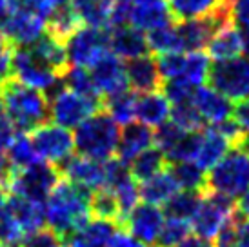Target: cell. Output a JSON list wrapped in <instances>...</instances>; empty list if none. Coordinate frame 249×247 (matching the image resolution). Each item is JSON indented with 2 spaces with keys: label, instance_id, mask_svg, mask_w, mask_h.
<instances>
[{
  "label": "cell",
  "instance_id": "f35d334b",
  "mask_svg": "<svg viewBox=\"0 0 249 247\" xmlns=\"http://www.w3.org/2000/svg\"><path fill=\"white\" fill-rule=\"evenodd\" d=\"M111 191L115 193L118 202V209H120V226L124 224V220L127 218V214L131 213L135 206L139 204L140 200V187L137 184V180L133 178L131 175L125 176L124 180H120L118 184L109 187Z\"/></svg>",
  "mask_w": 249,
  "mask_h": 247
},
{
  "label": "cell",
  "instance_id": "e7e4bbea",
  "mask_svg": "<svg viewBox=\"0 0 249 247\" xmlns=\"http://www.w3.org/2000/svg\"><path fill=\"white\" fill-rule=\"evenodd\" d=\"M135 2H140V0H135Z\"/></svg>",
  "mask_w": 249,
  "mask_h": 247
},
{
  "label": "cell",
  "instance_id": "db71d44e",
  "mask_svg": "<svg viewBox=\"0 0 249 247\" xmlns=\"http://www.w3.org/2000/svg\"><path fill=\"white\" fill-rule=\"evenodd\" d=\"M233 118L240 124L244 131H249V98L238 100L236 106H233Z\"/></svg>",
  "mask_w": 249,
  "mask_h": 247
},
{
  "label": "cell",
  "instance_id": "4316f807",
  "mask_svg": "<svg viewBox=\"0 0 249 247\" xmlns=\"http://www.w3.org/2000/svg\"><path fill=\"white\" fill-rule=\"evenodd\" d=\"M242 53V42H240V29L235 24L222 28L208 44V55L214 62L229 60Z\"/></svg>",
  "mask_w": 249,
  "mask_h": 247
},
{
  "label": "cell",
  "instance_id": "7c38bea8",
  "mask_svg": "<svg viewBox=\"0 0 249 247\" xmlns=\"http://www.w3.org/2000/svg\"><path fill=\"white\" fill-rule=\"evenodd\" d=\"M0 33L13 48H28L46 33V18L31 9L17 7Z\"/></svg>",
  "mask_w": 249,
  "mask_h": 247
},
{
  "label": "cell",
  "instance_id": "7a4b0ae2",
  "mask_svg": "<svg viewBox=\"0 0 249 247\" xmlns=\"http://www.w3.org/2000/svg\"><path fill=\"white\" fill-rule=\"evenodd\" d=\"M0 95L4 113L17 133H33L51 120L48 96L13 76L0 84Z\"/></svg>",
  "mask_w": 249,
  "mask_h": 247
},
{
  "label": "cell",
  "instance_id": "484cf974",
  "mask_svg": "<svg viewBox=\"0 0 249 247\" xmlns=\"http://www.w3.org/2000/svg\"><path fill=\"white\" fill-rule=\"evenodd\" d=\"M178 189L180 187L175 182L173 175L166 167L164 171L155 175L153 178L142 182V185H140V200H144L145 204L160 207L164 206Z\"/></svg>",
  "mask_w": 249,
  "mask_h": 247
},
{
  "label": "cell",
  "instance_id": "603a6c76",
  "mask_svg": "<svg viewBox=\"0 0 249 247\" xmlns=\"http://www.w3.org/2000/svg\"><path fill=\"white\" fill-rule=\"evenodd\" d=\"M171 115L169 100L160 91H149V93H137V106H135V118L145 125H160Z\"/></svg>",
  "mask_w": 249,
  "mask_h": 247
},
{
  "label": "cell",
  "instance_id": "6125c7cd",
  "mask_svg": "<svg viewBox=\"0 0 249 247\" xmlns=\"http://www.w3.org/2000/svg\"><path fill=\"white\" fill-rule=\"evenodd\" d=\"M7 198H9V193H7V187H6V185L0 184V214H2L4 211H6Z\"/></svg>",
  "mask_w": 249,
  "mask_h": 247
},
{
  "label": "cell",
  "instance_id": "ba28073f",
  "mask_svg": "<svg viewBox=\"0 0 249 247\" xmlns=\"http://www.w3.org/2000/svg\"><path fill=\"white\" fill-rule=\"evenodd\" d=\"M208 80L214 91L231 102L249 98V60L246 56H235L214 62L209 68Z\"/></svg>",
  "mask_w": 249,
  "mask_h": 247
},
{
  "label": "cell",
  "instance_id": "6f0895ef",
  "mask_svg": "<svg viewBox=\"0 0 249 247\" xmlns=\"http://www.w3.org/2000/svg\"><path fill=\"white\" fill-rule=\"evenodd\" d=\"M15 9H17L15 0H0V29L4 28V24L15 13Z\"/></svg>",
  "mask_w": 249,
  "mask_h": 247
},
{
  "label": "cell",
  "instance_id": "4fadbf2b",
  "mask_svg": "<svg viewBox=\"0 0 249 247\" xmlns=\"http://www.w3.org/2000/svg\"><path fill=\"white\" fill-rule=\"evenodd\" d=\"M58 171L66 180L82 185L89 191L106 187V164L93 158L71 155L60 164Z\"/></svg>",
  "mask_w": 249,
  "mask_h": 247
},
{
  "label": "cell",
  "instance_id": "f5cc1de1",
  "mask_svg": "<svg viewBox=\"0 0 249 247\" xmlns=\"http://www.w3.org/2000/svg\"><path fill=\"white\" fill-rule=\"evenodd\" d=\"M109 247H147L144 242H140L137 236H133L129 231L117 229V233L113 234L109 242Z\"/></svg>",
  "mask_w": 249,
  "mask_h": 247
},
{
  "label": "cell",
  "instance_id": "6da1fadb",
  "mask_svg": "<svg viewBox=\"0 0 249 247\" xmlns=\"http://www.w3.org/2000/svg\"><path fill=\"white\" fill-rule=\"evenodd\" d=\"M91 193L62 176L44 202L48 226L62 238L86 226L91 220Z\"/></svg>",
  "mask_w": 249,
  "mask_h": 247
},
{
  "label": "cell",
  "instance_id": "d590c367",
  "mask_svg": "<svg viewBox=\"0 0 249 247\" xmlns=\"http://www.w3.org/2000/svg\"><path fill=\"white\" fill-rule=\"evenodd\" d=\"M62 84L64 88L75 91L78 95L88 96L91 100H97L104 106V100L100 93L97 91L95 84H93V78H91L88 68H80V66H70V68L64 71L62 75Z\"/></svg>",
  "mask_w": 249,
  "mask_h": 247
},
{
  "label": "cell",
  "instance_id": "8fae6325",
  "mask_svg": "<svg viewBox=\"0 0 249 247\" xmlns=\"http://www.w3.org/2000/svg\"><path fill=\"white\" fill-rule=\"evenodd\" d=\"M31 142L35 145L40 160L58 167L75 151V137L70 129L56 124H44L31 133Z\"/></svg>",
  "mask_w": 249,
  "mask_h": 247
},
{
  "label": "cell",
  "instance_id": "d6986e66",
  "mask_svg": "<svg viewBox=\"0 0 249 247\" xmlns=\"http://www.w3.org/2000/svg\"><path fill=\"white\" fill-rule=\"evenodd\" d=\"M193 106L196 107L198 115L202 117L204 124L214 125L233 117V106L231 100L220 95L213 88H196L193 95Z\"/></svg>",
  "mask_w": 249,
  "mask_h": 247
},
{
  "label": "cell",
  "instance_id": "7bdbcfd3",
  "mask_svg": "<svg viewBox=\"0 0 249 247\" xmlns=\"http://www.w3.org/2000/svg\"><path fill=\"white\" fill-rule=\"evenodd\" d=\"M162 93L166 95V98L169 100V104L173 106H178V104H186L193 100L195 89L191 84L184 80V78H167V80H162Z\"/></svg>",
  "mask_w": 249,
  "mask_h": 247
},
{
  "label": "cell",
  "instance_id": "9f6ffc18",
  "mask_svg": "<svg viewBox=\"0 0 249 247\" xmlns=\"http://www.w3.org/2000/svg\"><path fill=\"white\" fill-rule=\"evenodd\" d=\"M175 247H214L213 242L208 238H202L198 234H189L182 242H178Z\"/></svg>",
  "mask_w": 249,
  "mask_h": 247
},
{
  "label": "cell",
  "instance_id": "836d02e7",
  "mask_svg": "<svg viewBox=\"0 0 249 247\" xmlns=\"http://www.w3.org/2000/svg\"><path fill=\"white\" fill-rule=\"evenodd\" d=\"M224 2L228 0H167V6H169L173 18L178 22L208 17L213 11H216Z\"/></svg>",
  "mask_w": 249,
  "mask_h": 247
},
{
  "label": "cell",
  "instance_id": "4dcf8cb0",
  "mask_svg": "<svg viewBox=\"0 0 249 247\" xmlns=\"http://www.w3.org/2000/svg\"><path fill=\"white\" fill-rule=\"evenodd\" d=\"M80 22L88 26L107 28L109 13L115 0H70Z\"/></svg>",
  "mask_w": 249,
  "mask_h": 247
},
{
  "label": "cell",
  "instance_id": "d4e9b609",
  "mask_svg": "<svg viewBox=\"0 0 249 247\" xmlns=\"http://www.w3.org/2000/svg\"><path fill=\"white\" fill-rule=\"evenodd\" d=\"M231 147H233L231 142L222 135L220 131L214 129L213 125L204 127V131H202V142H200V147H198V153H196L195 162L200 165L204 171H208V169H211Z\"/></svg>",
  "mask_w": 249,
  "mask_h": 247
},
{
  "label": "cell",
  "instance_id": "94428289",
  "mask_svg": "<svg viewBox=\"0 0 249 247\" xmlns=\"http://www.w3.org/2000/svg\"><path fill=\"white\" fill-rule=\"evenodd\" d=\"M240 42H242V53L249 60V28H240Z\"/></svg>",
  "mask_w": 249,
  "mask_h": 247
},
{
  "label": "cell",
  "instance_id": "7dc6e473",
  "mask_svg": "<svg viewBox=\"0 0 249 247\" xmlns=\"http://www.w3.org/2000/svg\"><path fill=\"white\" fill-rule=\"evenodd\" d=\"M184 62H186V53H184V51H175V53L159 55L157 66H159V71H160V75H162V80L182 76Z\"/></svg>",
  "mask_w": 249,
  "mask_h": 247
},
{
  "label": "cell",
  "instance_id": "9c48e42d",
  "mask_svg": "<svg viewBox=\"0 0 249 247\" xmlns=\"http://www.w3.org/2000/svg\"><path fill=\"white\" fill-rule=\"evenodd\" d=\"M102 109V104L82 96L68 88H60L49 96V118L66 129H75L95 111Z\"/></svg>",
  "mask_w": 249,
  "mask_h": 247
},
{
  "label": "cell",
  "instance_id": "b9f144b4",
  "mask_svg": "<svg viewBox=\"0 0 249 247\" xmlns=\"http://www.w3.org/2000/svg\"><path fill=\"white\" fill-rule=\"evenodd\" d=\"M191 222L182 218H171L166 216V222L162 226L159 238L155 242L153 247H175L178 242H182L186 236L191 234Z\"/></svg>",
  "mask_w": 249,
  "mask_h": 247
},
{
  "label": "cell",
  "instance_id": "60d3db41",
  "mask_svg": "<svg viewBox=\"0 0 249 247\" xmlns=\"http://www.w3.org/2000/svg\"><path fill=\"white\" fill-rule=\"evenodd\" d=\"M202 131L204 129L186 131L184 137L171 147V151L166 153L167 162L169 164H173V162H195L202 142Z\"/></svg>",
  "mask_w": 249,
  "mask_h": 247
},
{
  "label": "cell",
  "instance_id": "680465c9",
  "mask_svg": "<svg viewBox=\"0 0 249 247\" xmlns=\"http://www.w3.org/2000/svg\"><path fill=\"white\" fill-rule=\"evenodd\" d=\"M236 247H249V218H246V216L240 220V226H238Z\"/></svg>",
  "mask_w": 249,
  "mask_h": 247
},
{
  "label": "cell",
  "instance_id": "11a10c76",
  "mask_svg": "<svg viewBox=\"0 0 249 247\" xmlns=\"http://www.w3.org/2000/svg\"><path fill=\"white\" fill-rule=\"evenodd\" d=\"M13 173V167L9 164V158H7V153L4 147H0V184L6 185L9 176Z\"/></svg>",
  "mask_w": 249,
  "mask_h": 247
},
{
  "label": "cell",
  "instance_id": "e0dca14e",
  "mask_svg": "<svg viewBox=\"0 0 249 247\" xmlns=\"http://www.w3.org/2000/svg\"><path fill=\"white\" fill-rule=\"evenodd\" d=\"M109 51L120 60H131L137 56L147 55V36L144 31L133 26H120L109 29Z\"/></svg>",
  "mask_w": 249,
  "mask_h": 247
},
{
  "label": "cell",
  "instance_id": "5bb4252c",
  "mask_svg": "<svg viewBox=\"0 0 249 247\" xmlns=\"http://www.w3.org/2000/svg\"><path fill=\"white\" fill-rule=\"evenodd\" d=\"M89 75L93 78V84H95L97 91L102 96V100L129 88L124 60H120L111 51L107 55L102 56L97 64L91 66Z\"/></svg>",
  "mask_w": 249,
  "mask_h": 247
},
{
  "label": "cell",
  "instance_id": "ac0fdd59",
  "mask_svg": "<svg viewBox=\"0 0 249 247\" xmlns=\"http://www.w3.org/2000/svg\"><path fill=\"white\" fill-rule=\"evenodd\" d=\"M127 84L135 93L159 91L162 86V75L159 71L157 60L149 55H142L131 60H125Z\"/></svg>",
  "mask_w": 249,
  "mask_h": 247
},
{
  "label": "cell",
  "instance_id": "cb8c5ba5",
  "mask_svg": "<svg viewBox=\"0 0 249 247\" xmlns=\"http://www.w3.org/2000/svg\"><path fill=\"white\" fill-rule=\"evenodd\" d=\"M33 55L38 58V60L48 66L51 71H55L58 76L64 75V71L70 68V60H68V55H66V46H64L60 40L53 38L49 33H44L35 42L29 46Z\"/></svg>",
  "mask_w": 249,
  "mask_h": 247
},
{
  "label": "cell",
  "instance_id": "816d5d0a",
  "mask_svg": "<svg viewBox=\"0 0 249 247\" xmlns=\"http://www.w3.org/2000/svg\"><path fill=\"white\" fill-rule=\"evenodd\" d=\"M231 11L238 28H249V0H231Z\"/></svg>",
  "mask_w": 249,
  "mask_h": 247
},
{
  "label": "cell",
  "instance_id": "ee69618b",
  "mask_svg": "<svg viewBox=\"0 0 249 247\" xmlns=\"http://www.w3.org/2000/svg\"><path fill=\"white\" fill-rule=\"evenodd\" d=\"M171 120L175 124H178L184 131H196V129H204V120L198 115L196 107L193 106V100L186 104H178V106H173V111H171Z\"/></svg>",
  "mask_w": 249,
  "mask_h": 247
},
{
  "label": "cell",
  "instance_id": "30bf717a",
  "mask_svg": "<svg viewBox=\"0 0 249 247\" xmlns=\"http://www.w3.org/2000/svg\"><path fill=\"white\" fill-rule=\"evenodd\" d=\"M236 211V202L226 194L214 193L206 189L204 198L196 209L195 216L191 218V229L195 234L202 238L213 240L220 227L226 224V220Z\"/></svg>",
  "mask_w": 249,
  "mask_h": 247
},
{
  "label": "cell",
  "instance_id": "9a60e30c",
  "mask_svg": "<svg viewBox=\"0 0 249 247\" xmlns=\"http://www.w3.org/2000/svg\"><path fill=\"white\" fill-rule=\"evenodd\" d=\"M166 222V214L164 209H160L159 206H151V204H137L135 209L127 214V218L124 220L125 229L137 236L140 242H144L145 246H155V242L159 238L162 226Z\"/></svg>",
  "mask_w": 249,
  "mask_h": 247
},
{
  "label": "cell",
  "instance_id": "91938a15",
  "mask_svg": "<svg viewBox=\"0 0 249 247\" xmlns=\"http://www.w3.org/2000/svg\"><path fill=\"white\" fill-rule=\"evenodd\" d=\"M236 211L242 214V216L249 218V187L244 191V194L238 196V202H236Z\"/></svg>",
  "mask_w": 249,
  "mask_h": 247
},
{
  "label": "cell",
  "instance_id": "1f68e13d",
  "mask_svg": "<svg viewBox=\"0 0 249 247\" xmlns=\"http://www.w3.org/2000/svg\"><path fill=\"white\" fill-rule=\"evenodd\" d=\"M204 198V191H184L178 189L171 198L164 204V214L171 218L189 220L195 216L196 209Z\"/></svg>",
  "mask_w": 249,
  "mask_h": 247
},
{
  "label": "cell",
  "instance_id": "e575fe53",
  "mask_svg": "<svg viewBox=\"0 0 249 247\" xmlns=\"http://www.w3.org/2000/svg\"><path fill=\"white\" fill-rule=\"evenodd\" d=\"M135 106H137V93L131 88L104 98V109L109 113L118 125H125V124L133 122Z\"/></svg>",
  "mask_w": 249,
  "mask_h": 247
},
{
  "label": "cell",
  "instance_id": "7402d4cb",
  "mask_svg": "<svg viewBox=\"0 0 249 247\" xmlns=\"http://www.w3.org/2000/svg\"><path fill=\"white\" fill-rule=\"evenodd\" d=\"M6 213L9 216H13L15 222L22 227V231L26 234L40 229L46 224V209H44V204L22 198V196H17V194H11L7 198Z\"/></svg>",
  "mask_w": 249,
  "mask_h": 247
},
{
  "label": "cell",
  "instance_id": "5b68a950",
  "mask_svg": "<svg viewBox=\"0 0 249 247\" xmlns=\"http://www.w3.org/2000/svg\"><path fill=\"white\" fill-rule=\"evenodd\" d=\"M60 178L62 175L56 165L40 160L24 169H15L7 180L6 187L11 189V193L17 196L44 204Z\"/></svg>",
  "mask_w": 249,
  "mask_h": 247
},
{
  "label": "cell",
  "instance_id": "681fc988",
  "mask_svg": "<svg viewBox=\"0 0 249 247\" xmlns=\"http://www.w3.org/2000/svg\"><path fill=\"white\" fill-rule=\"evenodd\" d=\"M244 216L238 211L231 214L228 220H226V224L220 227V231L216 233L213 240L214 247H236V236H238V226H240V220Z\"/></svg>",
  "mask_w": 249,
  "mask_h": 247
},
{
  "label": "cell",
  "instance_id": "8d00e7d4",
  "mask_svg": "<svg viewBox=\"0 0 249 247\" xmlns=\"http://www.w3.org/2000/svg\"><path fill=\"white\" fill-rule=\"evenodd\" d=\"M209 68H211L209 55H206L204 51H187L184 71H182L180 78L187 80L193 88H200L208 80Z\"/></svg>",
  "mask_w": 249,
  "mask_h": 247
},
{
  "label": "cell",
  "instance_id": "f546056e",
  "mask_svg": "<svg viewBox=\"0 0 249 247\" xmlns=\"http://www.w3.org/2000/svg\"><path fill=\"white\" fill-rule=\"evenodd\" d=\"M175 182L184 191H206L208 175L196 162H173L167 164Z\"/></svg>",
  "mask_w": 249,
  "mask_h": 247
},
{
  "label": "cell",
  "instance_id": "ffe728a7",
  "mask_svg": "<svg viewBox=\"0 0 249 247\" xmlns=\"http://www.w3.org/2000/svg\"><path fill=\"white\" fill-rule=\"evenodd\" d=\"M171 22H175V18L169 11L167 2L164 0H140V2L133 4L129 26L140 29L144 33L167 26Z\"/></svg>",
  "mask_w": 249,
  "mask_h": 247
},
{
  "label": "cell",
  "instance_id": "3957f363",
  "mask_svg": "<svg viewBox=\"0 0 249 247\" xmlns=\"http://www.w3.org/2000/svg\"><path fill=\"white\" fill-rule=\"evenodd\" d=\"M73 137L78 155L106 162L117 155L120 129L107 111L98 109L75 127Z\"/></svg>",
  "mask_w": 249,
  "mask_h": 247
},
{
  "label": "cell",
  "instance_id": "c3c4849f",
  "mask_svg": "<svg viewBox=\"0 0 249 247\" xmlns=\"http://www.w3.org/2000/svg\"><path fill=\"white\" fill-rule=\"evenodd\" d=\"M20 247H64V238L51 227H40L26 234Z\"/></svg>",
  "mask_w": 249,
  "mask_h": 247
},
{
  "label": "cell",
  "instance_id": "52a82bcc",
  "mask_svg": "<svg viewBox=\"0 0 249 247\" xmlns=\"http://www.w3.org/2000/svg\"><path fill=\"white\" fill-rule=\"evenodd\" d=\"M66 44L70 66L91 68L109 53V29L97 26H78Z\"/></svg>",
  "mask_w": 249,
  "mask_h": 247
},
{
  "label": "cell",
  "instance_id": "83f0119b",
  "mask_svg": "<svg viewBox=\"0 0 249 247\" xmlns=\"http://www.w3.org/2000/svg\"><path fill=\"white\" fill-rule=\"evenodd\" d=\"M80 24L82 22L76 17L75 9L71 7V2L66 0L48 17V20H46V33H49L53 38H56V40H60L64 44Z\"/></svg>",
  "mask_w": 249,
  "mask_h": 247
},
{
  "label": "cell",
  "instance_id": "2e32d148",
  "mask_svg": "<svg viewBox=\"0 0 249 247\" xmlns=\"http://www.w3.org/2000/svg\"><path fill=\"white\" fill-rule=\"evenodd\" d=\"M117 229L118 224L113 220L91 218L75 233L64 236V247H109Z\"/></svg>",
  "mask_w": 249,
  "mask_h": 247
},
{
  "label": "cell",
  "instance_id": "ab89813d",
  "mask_svg": "<svg viewBox=\"0 0 249 247\" xmlns=\"http://www.w3.org/2000/svg\"><path fill=\"white\" fill-rule=\"evenodd\" d=\"M91 216L95 218L113 220L120 224V209H118V202L115 193L109 187H102L97 191L91 193Z\"/></svg>",
  "mask_w": 249,
  "mask_h": 247
},
{
  "label": "cell",
  "instance_id": "f1b7e54d",
  "mask_svg": "<svg viewBox=\"0 0 249 247\" xmlns=\"http://www.w3.org/2000/svg\"><path fill=\"white\" fill-rule=\"evenodd\" d=\"M166 153L159 147H147L129 164V173L137 182H145L167 167Z\"/></svg>",
  "mask_w": 249,
  "mask_h": 247
},
{
  "label": "cell",
  "instance_id": "be15d7a7",
  "mask_svg": "<svg viewBox=\"0 0 249 247\" xmlns=\"http://www.w3.org/2000/svg\"><path fill=\"white\" fill-rule=\"evenodd\" d=\"M0 107H2V95H0Z\"/></svg>",
  "mask_w": 249,
  "mask_h": 247
},
{
  "label": "cell",
  "instance_id": "f6af8a7d",
  "mask_svg": "<svg viewBox=\"0 0 249 247\" xmlns=\"http://www.w3.org/2000/svg\"><path fill=\"white\" fill-rule=\"evenodd\" d=\"M184 133L186 131L182 129L178 124H175L173 120H166L164 124L157 125V131H153V144H157L159 149L167 153L184 137Z\"/></svg>",
  "mask_w": 249,
  "mask_h": 247
},
{
  "label": "cell",
  "instance_id": "8992f818",
  "mask_svg": "<svg viewBox=\"0 0 249 247\" xmlns=\"http://www.w3.org/2000/svg\"><path fill=\"white\" fill-rule=\"evenodd\" d=\"M11 76L18 82L26 84L29 88L46 93V96L55 95L56 91L64 88L62 76L44 66L35 55L31 48H13L11 53Z\"/></svg>",
  "mask_w": 249,
  "mask_h": 247
},
{
  "label": "cell",
  "instance_id": "d6a6232c",
  "mask_svg": "<svg viewBox=\"0 0 249 247\" xmlns=\"http://www.w3.org/2000/svg\"><path fill=\"white\" fill-rule=\"evenodd\" d=\"M6 153L13 171L15 169H24V167H29V165L40 162V157H38L35 145L31 142L29 133H17L13 140L7 144Z\"/></svg>",
  "mask_w": 249,
  "mask_h": 247
},
{
  "label": "cell",
  "instance_id": "f907efd6",
  "mask_svg": "<svg viewBox=\"0 0 249 247\" xmlns=\"http://www.w3.org/2000/svg\"><path fill=\"white\" fill-rule=\"evenodd\" d=\"M11 53H13V46L0 33V84L11 78Z\"/></svg>",
  "mask_w": 249,
  "mask_h": 247
},
{
  "label": "cell",
  "instance_id": "277c9868",
  "mask_svg": "<svg viewBox=\"0 0 249 247\" xmlns=\"http://www.w3.org/2000/svg\"><path fill=\"white\" fill-rule=\"evenodd\" d=\"M249 187V151L244 147H231L208 173L209 191L238 198Z\"/></svg>",
  "mask_w": 249,
  "mask_h": 247
},
{
  "label": "cell",
  "instance_id": "44dd1931",
  "mask_svg": "<svg viewBox=\"0 0 249 247\" xmlns=\"http://www.w3.org/2000/svg\"><path fill=\"white\" fill-rule=\"evenodd\" d=\"M153 145V131L142 122H129L120 131L117 157L124 164H131L140 153Z\"/></svg>",
  "mask_w": 249,
  "mask_h": 247
},
{
  "label": "cell",
  "instance_id": "74e56055",
  "mask_svg": "<svg viewBox=\"0 0 249 247\" xmlns=\"http://www.w3.org/2000/svg\"><path fill=\"white\" fill-rule=\"evenodd\" d=\"M147 36V46L151 51L164 55V53H175V51H182V44L178 38V31H177V24L171 22L167 26L157 28L145 35Z\"/></svg>",
  "mask_w": 249,
  "mask_h": 247
},
{
  "label": "cell",
  "instance_id": "bcb514c9",
  "mask_svg": "<svg viewBox=\"0 0 249 247\" xmlns=\"http://www.w3.org/2000/svg\"><path fill=\"white\" fill-rule=\"evenodd\" d=\"M26 233L15 222L13 216L4 211L0 214V247H20Z\"/></svg>",
  "mask_w": 249,
  "mask_h": 247
}]
</instances>
